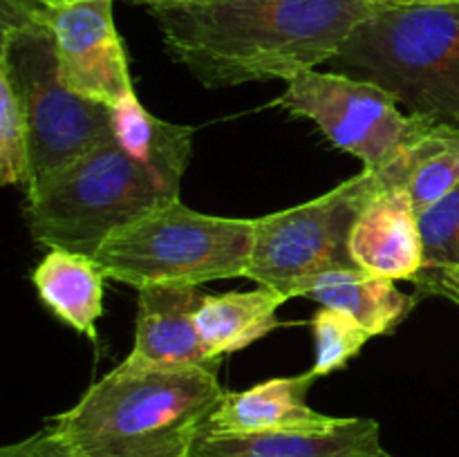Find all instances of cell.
Here are the masks:
<instances>
[{
    "instance_id": "24",
    "label": "cell",
    "mask_w": 459,
    "mask_h": 457,
    "mask_svg": "<svg viewBox=\"0 0 459 457\" xmlns=\"http://www.w3.org/2000/svg\"><path fill=\"white\" fill-rule=\"evenodd\" d=\"M457 3V0H384L381 7H421V4H444Z\"/></svg>"
},
{
    "instance_id": "2",
    "label": "cell",
    "mask_w": 459,
    "mask_h": 457,
    "mask_svg": "<svg viewBox=\"0 0 459 457\" xmlns=\"http://www.w3.org/2000/svg\"><path fill=\"white\" fill-rule=\"evenodd\" d=\"M224 394L218 361L121 363L52 419L79 457H186Z\"/></svg>"
},
{
    "instance_id": "17",
    "label": "cell",
    "mask_w": 459,
    "mask_h": 457,
    "mask_svg": "<svg viewBox=\"0 0 459 457\" xmlns=\"http://www.w3.org/2000/svg\"><path fill=\"white\" fill-rule=\"evenodd\" d=\"M384 186H402L424 213L459 184V125L435 124L379 173Z\"/></svg>"
},
{
    "instance_id": "26",
    "label": "cell",
    "mask_w": 459,
    "mask_h": 457,
    "mask_svg": "<svg viewBox=\"0 0 459 457\" xmlns=\"http://www.w3.org/2000/svg\"><path fill=\"white\" fill-rule=\"evenodd\" d=\"M34 3L43 4V7H63V4L79 3V0H34Z\"/></svg>"
},
{
    "instance_id": "23",
    "label": "cell",
    "mask_w": 459,
    "mask_h": 457,
    "mask_svg": "<svg viewBox=\"0 0 459 457\" xmlns=\"http://www.w3.org/2000/svg\"><path fill=\"white\" fill-rule=\"evenodd\" d=\"M444 280H446V298L459 303V267L448 269V272L444 273Z\"/></svg>"
},
{
    "instance_id": "5",
    "label": "cell",
    "mask_w": 459,
    "mask_h": 457,
    "mask_svg": "<svg viewBox=\"0 0 459 457\" xmlns=\"http://www.w3.org/2000/svg\"><path fill=\"white\" fill-rule=\"evenodd\" d=\"M255 220L218 218L166 202L117 228L94 260L106 278L142 289L247 278Z\"/></svg>"
},
{
    "instance_id": "12",
    "label": "cell",
    "mask_w": 459,
    "mask_h": 457,
    "mask_svg": "<svg viewBox=\"0 0 459 457\" xmlns=\"http://www.w3.org/2000/svg\"><path fill=\"white\" fill-rule=\"evenodd\" d=\"M314 381L316 376L309 370L299 376L269 379L242 392H224L200 433L255 435L334 428L343 417L323 415L307 403Z\"/></svg>"
},
{
    "instance_id": "10",
    "label": "cell",
    "mask_w": 459,
    "mask_h": 457,
    "mask_svg": "<svg viewBox=\"0 0 459 457\" xmlns=\"http://www.w3.org/2000/svg\"><path fill=\"white\" fill-rule=\"evenodd\" d=\"M359 269L388 280H415L424 264L420 213L402 186H381L363 206L350 236Z\"/></svg>"
},
{
    "instance_id": "25",
    "label": "cell",
    "mask_w": 459,
    "mask_h": 457,
    "mask_svg": "<svg viewBox=\"0 0 459 457\" xmlns=\"http://www.w3.org/2000/svg\"><path fill=\"white\" fill-rule=\"evenodd\" d=\"M137 3H143L151 9H155V7H175V4L195 3V0H137Z\"/></svg>"
},
{
    "instance_id": "18",
    "label": "cell",
    "mask_w": 459,
    "mask_h": 457,
    "mask_svg": "<svg viewBox=\"0 0 459 457\" xmlns=\"http://www.w3.org/2000/svg\"><path fill=\"white\" fill-rule=\"evenodd\" d=\"M282 303H287L285 296L267 287L204 296L195 323L211 357L220 358L238 352L276 330L281 325L276 312Z\"/></svg>"
},
{
    "instance_id": "4",
    "label": "cell",
    "mask_w": 459,
    "mask_h": 457,
    "mask_svg": "<svg viewBox=\"0 0 459 457\" xmlns=\"http://www.w3.org/2000/svg\"><path fill=\"white\" fill-rule=\"evenodd\" d=\"M0 72L12 81L30 125V191L115 139V115L110 106L63 83L48 7L34 0H0Z\"/></svg>"
},
{
    "instance_id": "11",
    "label": "cell",
    "mask_w": 459,
    "mask_h": 457,
    "mask_svg": "<svg viewBox=\"0 0 459 457\" xmlns=\"http://www.w3.org/2000/svg\"><path fill=\"white\" fill-rule=\"evenodd\" d=\"M202 298L193 285H148L139 289L130 366H206L213 358L197 330Z\"/></svg>"
},
{
    "instance_id": "28",
    "label": "cell",
    "mask_w": 459,
    "mask_h": 457,
    "mask_svg": "<svg viewBox=\"0 0 459 457\" xmlns=\"http://www.w3.org/2000/svg\"><path fill=\"white\" fill-rule=\"evenodd\" d=\"M368 4H372V7H381V3H384V0H366Z\"/></svg>"
},
{
    "instance_id": "21",
    "label": "cell",
    "mask_w": 459,
    "mask_h": 457,
    "mask_svg": "<svg viewBox=\"0 0 459 457\" xmlns=\"http://www.w3.org/2000/svg\"><path fill=\"white\" fill-rule=\"evenodd\" d=\"M0 182L30 186V125L4 72H0Z\"/></svg>"
},
{
    "instance_id": "6",
    "label": "cell",
    "mask_w": 459,
    "mask_h": 457,
    "mask_svg": "<svg viewBox=\"0 0 459 457\" xmlns=\"http://www.w3.org/2000/svg\"><path fill=\"white\" fill-rule=\"evenodd\" d=\"M166 202L117 139H108L31 186L25 220L39 245L94 258L117 228Z\"/></svg>"
},
{
    "instance_id": "15",
    "label": "cell",
    "mask_w": 459,
    "mask_h": 457,
    "mask_svg": "<svg viewBox=\"0 0 459 457\" xmlns=\"http://www.w3.org/2000/svg\"><path fill=\"white\" fill-rule=\"evenodd\" d=\"M305 296L321 307H334L352 316L370 336L388 334L403 321L415 298L394 287V280L363 269H339L300 282L294 298Z\"/></svg>"
},
{
    "instance_id": "22",
    "label": "cell",
    "mask_w": 459,
    "mask_h": 457,
    "mask_svg": "<svg viewBox=\"0 0 459 457\" xmlns=\"http://www.w3.org/2000/svg\"><path fill=\"white\" fill-rule=\"evenodd\" d=\"M0 457H79L52 424L16 444L0 448Z\"/></svg>"
},
{
    "instance_id": "1",
    "label": "cell",
    "mask_w": 459,
    "mask_h": 457,
    "mask_svg": "<svg viewBox=\"0 0 459 457\" xmlns=\"http://www.w3.org/2000/svg\"><path fill=\"white\" fill-rule=\"evenodd\" d=\"M366 0H195L151 9L166 49L206 88L285 79L330 63Z\"/></svg>"
},
{
    "instance_id": "27",
    "label": "cell",
    "mask_w": 459,
    "mask_h": 457,
    "mask_svg": "<svg viewBox=\"0 0 459 457\" xmlns=\"http://www.w3.org/2000/svg\"><path fill=\"white\" fill-rule=\"evenodd\" d=\"M372 457H394V455H390L388 451H384V448H381V451L377 453V455H372Z\"/></svg>"
},
{
    "instance_id": "20",
    "label": "cell",
    "mask_w": 459,
    "mask_h": 457,
    "mask_svg": "<svg viewBox=\"0 0 459 457\" xmlns=\"http://www.w3.org/2000/svg\"><path fill=\"white\" fill-rule=\"evenodd\" d=\"M312 332L316 348L312 375L316 379L348 366L350 358L357 357L370 339V334L352 316L334 307H321L314 314Z\"/></svg>"
},
{
    "instance_id": "16",
    "label": "cell",
    "mask_w": 459,
    "mask_h": 457,
    "mask_svg": "<svg viewBox=\"0 0 459 457\" xmlns=\"http://www.w3.org/2000/svg\"><path fill=\"white\" fill-rule=\"evenodd\" d=\"M106 273L92 255L49 249L31 273L40 300L76 332L97 339V318L103 312Z\"/></svg>"
},
{
    "instance_id": "3",
    "label": "cell",
    "mask_w": 459,
    "mask_h": 457,
    "mask_svg": "<svg viewBox=\"0 0 459 457\" xmlns=\"http://www.w3.org/2000/svg\"><path fill=\"white\" fill-rule=\"evenodd\" d=\"M327 65L381 88L408 115L459 125V0L375 7Z\"/></svg>"
},
{
    "instance_id": "7",
    "label": "cell",
    "mask_w": 459,
    "mask_h": 457,
    "mask_svg": "<svg viewBox=\"0 0 459 457\" xmlns=\"http://www.w3.org/2000/svg\"><path fill=\"white\" fill-rule=\"evenodd\" d=\"M381 186L379 175L363 168L316 200L255 220L247 278L291 300L307 278L359 269L350 254V236Z\"/></svg>"
},
{
    "instance_id": "14",
    "label": "cell",
    "mask_w": 459,
    "mask_h": 457,
    "mask_svg": "<svg viewBox=\"0 0 459 457\" xmlns=\"http://www.w3.org/2000/svg\"><path fill=\"white\" fill-rule=\"evenodd\" d=\"M115 115V139L121 151L155 182L169 202L179 200L182 177L193 155V125L157 119L139 103L137 94H128Z\"/></svg>"
},
{
    "instance_id": "13",
    "label": "cell",
    "mask_w": 459,
    "mask_h": 457,
    "mask_svg": "<svg viewBox=\"0 0 459 457\" xmlns=\"http://www.w3.org/2000/svg\"><path fill=\"white\" fill-rule=\"evenodd\" d=\"M381 451L375 419L343 417L327 430L255 435L197 433L186 457H372Z\"/></svg>"
},
{
    "instance_id": "19",
    "label": "cell",
    "mask_w": 459,
    "mask_h": 457,
    "mask_svg": "<svg viewBox=\"0 0 459 457\" xmlns=\"http://www.w3.org/2000/svg\"><path fill=\"white\" fill-rule=\"evenodd\" d=\"M424 264L415 282L421 294L446 296L444 273L459 267V184L446 197L420 213Z\"/></svg>"
},
{
    "instance_id": "8",
    "label": "cell",
    "mask_w": 459,
    "mask_h": 457,
    "mask_svg": "<svg viewBox=\"0 0 459 457\" xmlns=\"http://www.w3.org/2000/svg\"><path fill=\"white\" fill-rule=\"evenodd\" d=\"M276 106L314 121L336 148L359 157L363 168L377 175L435 125L424 116L403 115L377 85L339 72H299L287 81Z\"/></svg>"
},
{
    "instance_id": "9",
    "label": "cell",
    "mask_w": 459,
    "mask_h": 457,
    "mask_svg": "<svg viewBox=\"0 0 459 457\" xmlns=\"http://www.w3.org/2000/svg\"><path fill=\"white\" fill-rule=\"evenodd\" d=\"M48 21L56 39L61 79L72 92L110 108L134 92L112 0L48 7Z\"/></svg>"
}]
</instances>
